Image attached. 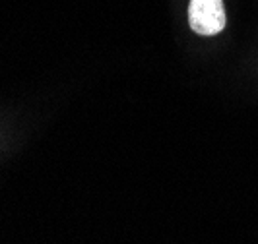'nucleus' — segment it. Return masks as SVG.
<instances>
[{
    "instance_id": "nucleus-1",
    "label": "nucleus",
    "mask_w": 258,
    "mask_h": 244,
    "mask_svg": "<svg viewBox=\"0 0 258 244\" xmlns=\"http://www.w3.org/2000/svg\"><path fill=\"white\" fill-rule=\"evenodd\" d=\"M223 0H190L188 24L198 35H218L225 27Z\"/></svg>"
}]
</instances>
